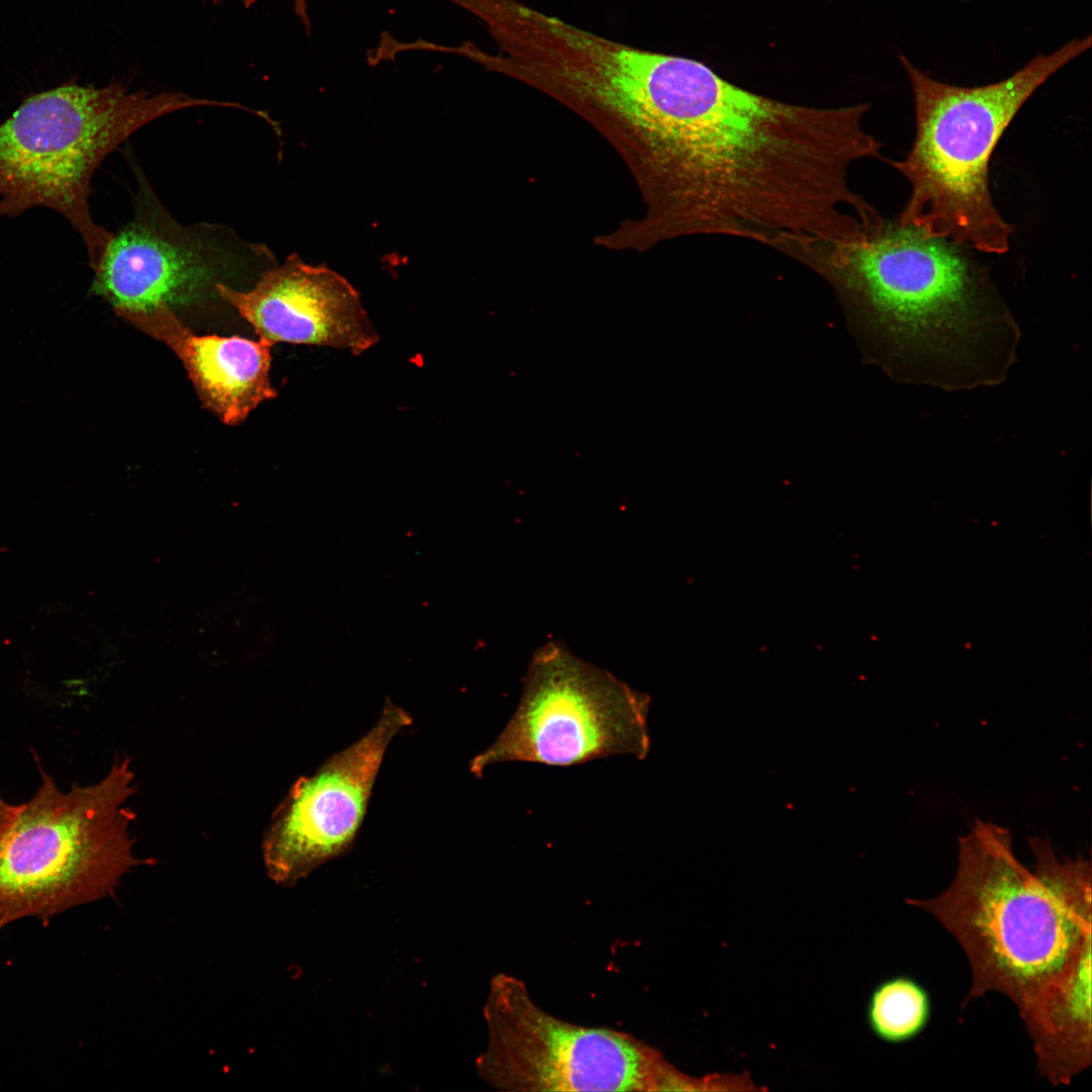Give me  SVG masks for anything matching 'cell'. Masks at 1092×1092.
I'll return each mask as SVG.
<instances>
[{
	"label": "cell",
	"instance_id": "obj_10",
	"mask_svg": "<svg viewBox=\"0 0 1092 1092\" xmlns=\"http://www.w3.org/2000/svg\"><path fill=\"white\" fill-rule=\"evenodd\" d=\"M218 296L249 322L260 339L345 350L360 355L379 336L357 291L336 272L288 258L264 270L249 290L219 283Z\"/></svg>",
	"mask_w": 1092,
	"mask_h": 1092
},
{
	"label": "cell",
	"instance_id": "obj_5",
	"mask_svg": "<svg viewBox=\"0 0 1092 1092\" xmlns=\"http://www.w3.org/2000/svg\"><path fill=\"white\" fill-rule=\"evenodd\" d=\"M135 791L128 757H116L97 783L68 792L42 772L0 835V929L104 898L132 868L153 862L134 854L135 814L127 803Z\"/></svg>",
	"mask_w": 1092,
	"mask_h": 1092
},
{
	"label": "cell",
	"instance_id": "obj_11",
	"mask_svg": "<svg viewBox=\"0 0 1092 1092\" xmlns=\"http://www.w3.org/2000/svg\"><path fill=\"white\" fill-rule=\"evenodd\" d=\"M117 315L167 345L180 359L205 407L224 424L243 423L276 397L269 371L272 344L233 336H197L166 305Z\"/></svg>",
	"mask_w": 1092,
	"mask_h": 1092
},
{
	"label": "cell",
	"instance_id": "obj_7",
	"mask_svg": "<svg viewBox=\"0 0 1092 1092\" xmlns=\"http://www.w3.org/2000/svg\"><path fill=\"white\" fill-rule=\"evenodd\" d=\"M650 699L557 642L534 654L519 706L469 762L474 776L505 761L568 766L617 754L644 759Z\"/></svg>",
	"mask_w": 1092,
	"mask_h": 1092
},
{
	"label": "cell",
	"instance_id": "obj_8",
	"mask_svg": "<svg viewBox=\"0 0 1092 1092\" xmlns=\"http://www.w3.org/2000/svg\"><path fill=\"white\" fill-rule=\"evenodd\" d=\"M267 255L226 229L181 225L143 179L134 217L112 234L93 269L91 291L116 314L161 305L174 310L217 294V284Z\"/></svg>",
	"mask_w": 1092,
	"mask_h": 1092
},
{
	"label": "cell",
	"instance_id": "obj_6",
	"mask_svg": "<svg viewBox=\"0 0 1092 1092\" xmlns=\"http://www.w3.org/2000/svg\"><path fill=\"white\" fill-rule=\"evenodd\" d=\"M488 1040L478 1075L510 1091H705L632 1034L561 1020L542 1010L523 981L498 974L484 1006Z\"/></svg>",
	"mask_w": 1092,
	"mask_h": 1092
},
{
	"label": "cell",
	"instance_id": "obj_4",
	"mask_svg": "<svg viewBox=\"0 0 1092 1092\" xmlns=\"http://www.w3.org/2000/svg\"><path fill=\"white\" fill-rule=\"evenodd\" d=\"M225 101L182 92H131L119 82H68L26 97L0 123V217L32 207L61 213L80 235L96 267L112 233L90 214L95 170L132 132L174 111Z\"/></svg>",
	"mask_w": 1092,
	"mask_h": 1092
},
{
	"label": "cell",
	"instance_id": "obj_14",
	"mask_svg": "<svg viewBox=\"0 0 1092 1092\" xmlns=\"http://www.w3.org/2000/svg\"><path fill=\"white\" fill-rule=\"evenodd\" d=\"M17 808L18 805H11L0 797V835L12 820Z\"/></svg>",
	"mask_w": 1092,
	"mask_h": 1092
},
{
	"label": "cell",
	"instance_id": "obj_9",
	"mask_svg": "<svg viewBox=\"0 0 1092 1092\" xmlns=\"http://www.w3.org/2000/svg\"><path fill=\"white\" fill-rule=\"evenodd\" d=\"M412 723L410 714L387 699L364 736L292 785L262 842L267 874L276 884L292 886L350 848L386 748Z\"/></svg>",
	"mask_w": 1092,
	"mask_h": 1092
},
{
	"label": "cell",
	"instance_id": "obj_3",
	"mask_svg": "<svg viewBox=\"0 0 1092 1092\" xmlns=\"http://www.w3.org/2000/svg\"><path fill=\"white\" fill-rule=\"evenodd\" d=\"M1090 47V35L1071 40L1009 78L979 87L936 81L901 57L912 86L916 130L905 159L889 161L911 186L897 221L984 253H1006L1013 230L991 196L992 154L1033 92Z\"/></svg>",
	"mask_w": 1092,
	"mask_h": 1092
},
{
	"label": "cell",
	"instance_id": "obj_12",
	"mask_svg": "<svg viewBox=\"0 0 1092 1092\" xmlns=\"http://www.w3.org/2000/svg\"><path fill=\"white\" fill-rule=\"evenodd\" d=\"M867 1015L877 1037L891 1043L903 1042L925 1027L930 1015L929 997L910 978L889 979L872 993Z\"/></svg>",
	"mask_w": 1092,
	"mask_h": 1092
},
{
	"label": "cell",
	"instance_id": "obj_1",
	"mask_svg": "<svg viewBox=\"0 0 1092 1092\" xmlns=\"http://www.w3.org/2000/svg\"><path fill=\"white\" fill-rule=\"evenodd\" d=\"M963 246L898 221L804 260L846 282L880 331L892 373L946 391L1002 383L1020 330Z\"/></svg>",
	"mask_w": 1092,
	"mask_h": 1092
},
{
	"label": "cell",
	"instance_id": "obj_13",
	"mask_svg": "<svg viewBox=\"0 0 1092 1092\" xmlns=\"http://www.w3.org/2000/svg\"><path fill=\"white\" fill-rule=\"evenodd\" d=\"M198 1H209L212 4L216 5V4H219L222 0H198ZM258 0H243V3H244L245 8H250ZM293 7H294L293 9H294L295 14L299 18L302 25L304 26V29H305L306 33L309 35L311 25H310L308 12H307L306 0H293Z\"/></svg>",
	"mask_w": 1092,
	"mask_h": 1092
},
{
	"label": "cell",
	"instance_id": "obj_2",
	"mask_svg": "<svg viewBox=\"0 0 1092 1092\" xmlns=\"http://www.w3.org/2000/svg\"><path fill=\"white\" fill-rule=\"evenodd\" d=\"M1029 872L1008 829L977 819L959 839L949 887L930 899H907L934 916L965 951L972 982L965 1003L990 992L1008 997L1022 1020L1091 964V864L1060 858L1033 836Z\"/></svg>",
	"mask_w": 1092,
	"mask_h": 1092
}]
</instances>
